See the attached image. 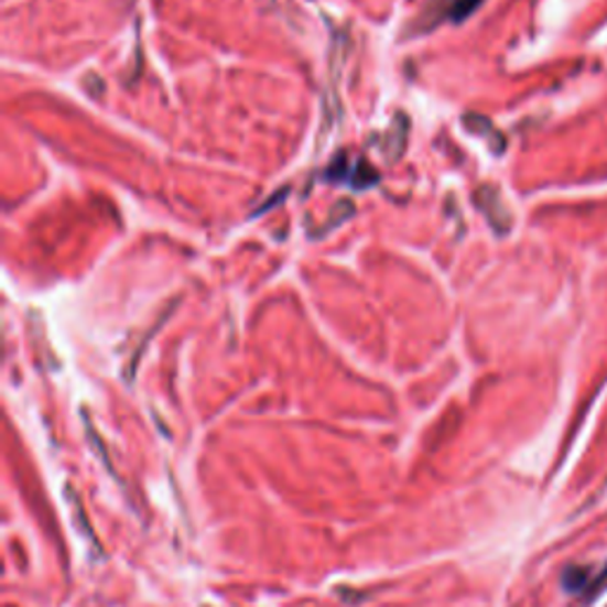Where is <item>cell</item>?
I'll list each match as a JSON object with an SVG mask.
<instances>
[{"mask_svg": "<svg viewBox=\"0 0 607 607\" xmlns=\"http://www.w3.org/2000/svg\"><path fill=\"white\" fill-rule=\"evenodd\" d=\"M590 582L594 579H590V572L586 567H570L563 574V586L570 594H582V590L590 586Z\"/></svg>", "mask_w": 607, "mask_h": 607, "instance_id": "cell-1", "label": "cell"}, {"mask_svg": "<svg viewBox=\"0 0 607 607\" xmlns=\"http://www.w3.org/2000/svg\"><path fill=\"white\" fill-rule=\"evenodd\" d=\"M605 588H607V565L598 572V577H596L594 582H590V586H588V596H598L600 590H605Z\"/></svg>", "mask_w": 607, "mask_h": 607, "instance_id": "cell-2", "label": "cell"}]
</instances>
